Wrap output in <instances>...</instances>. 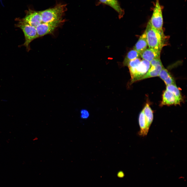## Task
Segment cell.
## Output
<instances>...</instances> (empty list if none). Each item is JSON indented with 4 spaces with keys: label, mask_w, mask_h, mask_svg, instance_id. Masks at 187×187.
I'll list each match as a JSON object with an SVG mask.
<instances>
[{
    "label": "cell",
    "mask_w": 187,
    "mask_h": 187,
    "mask_svg": "<svg viewBox=\"0 0 187 187\" xmlns=\"http://www.w3.org/2000/svg\"><path fill=\"white\" fill-rule=\"evenodd\" d=\"M161 52L154 49L147 48L141 54V57L143 59L150 62L155 59L160 58Z\"/></svg>",
    "instance_id": "cell-9"
},
{
    "label": "cell",
    "mask_w": 187,
    "mask_h": 187,
    "mask_svg": "<svg viewBox=\"0 0 187 187\" xmlns=\"http://www.w3.org/2000/svg\"><path fill=\"white\" fill-rule=\"evenodd\" d=\"M166 89L171 92L175 96L176 100V105L180 104L183 100L182 98L180 92L176 85H167Z\"/></svg>",
    "instance_id": "cell-16"
},
{
    "label": "cell",
    "mask_w": 187,
    "mask_h": 187,
    "mask_svg": "<svg viewBox=\"0 0 187 187\" xmlns=\"http://www.w3.org/2000/svg\"><path fill=\"white\" fill-rule=\"evenodd\" d=\"M145 32L149 48L161 51L165 44L164 34L153 27L149 21Z\"/></svg>",
    "instance_id": "cell-2"
},
{
    "label": "cell",
    "mask_w": 187,
    "mask_h": 187,
    "mask_svg": "<svg viewBox=\"0 0 187 187\" xmlns=\"http://www.w3.org/2000/svg\"><path fill=\"white\" fill-rule=\"evenodd\" d=\"M176 105V98L173 94L171 92L166 90L162 95V99L161 105Z\"/></svg>",
    "instance_id": "cell-12"
},
{
    "label": "cell",
    "mask_w": 187,
    "mask_h": 187,
    "mask_svg": "<svg viewBox=\"0 0 187 187\" xmlns=\"http://www.w3.org/2000/svg\"><path fill=\"white\" fill-rule=\"evenodd\" d=\"M66 9L65 5L59 4L53 8L40 11L42 23L49 22L62 19Z\"/></svg>",
    "instance_id": "cell-3"
},
{
    "label": "cell",
    "mask_w": 187,
    "mask_h": 187,
    "mask_svg": "<svg viewBox=\"0 0 187 187\" xmlns=\"http://www.w3.org/2000/svg\"><path fill=\"white\" fill-rule=\"evenodd\" d=\"M141 57L140 54L133 49L130 51L127 54L123 62V64L127 66L131 61L139 58Z\"/></svg>",
    "instance_id": "cell-17"
},
{
    "label": "cell",
    "mask_w": 187,
    "mask_h": 187,
    "mask_svg": "<svg viewBox=\"0 0 187 187\" xmlns=\"http://www.w3.org/2000/svg\"><path fill=\"white\" fill-rule=\"evenodd\" d=\"M138 122L140 128V130L138 132L139 135L142 136H146L149 130L147 127L146 122L143 110L139 115Z\"/></svg>",
    "instance_id": "cell-13"
},
{
    "label": "cell",
    "mask_w": 187,
    "mask_h": 187,
    "mask_svg": "<svg viewBox=\"0 0 187 187\" xmlns=\"http://www.w3.org/2000/svg\"><path fill=\"white\" fill-rule=\"evenodd\" d=\"M146 122L147 127L149 130L153 121V112L148 104L147 103L143 109Z\"/></svg>",
    "instance_id": "cell-15"
},
{
    "label": "cell",
    "mask_w": 187,
    "mask_h": 187,
    "mask_svg": "<svg viewBox=\"0 0 187 187\" xmlns=\"http://www.w3.org/2000/svg\"><path fill=\"white\" fill-rule=\"evenodd\" d=\"M22 19L30 25L35 27L42 23L39 11L29 10Z\"/></svg>",
    "instance_id": "cell-8"
},
{
    "label": "cell",
    "mask_w": 187,
    "mask_h": 187,
    "mask_svg": "<svg viewBox=\"0 0 187 187\" xmlns=\"http://www.w3.org/2000/svg\"><path fill=\"white\" fill-rule=\"evenodd\" d=\"M127 66L131 76V84L140 80L147 72L150 66V62L146 60H141L139 58L130 61Z\"/></svg>",
    "instance_id": "cell-1"
},
{
    "label": "cell",
    "mask_w": 187,
    "mask_h": 187,
    "mask_svg": "<svg viewBox=\"0 0 187 187\" xmlns=\"http://www.w3.org/2000/svg\"><path fill=\"white\" fill-rule=\"evenodd\" d=\"M20 28L24 35L25 41L23 45L26 48L27 50H30V44L34 40L38 37L36 28L21 19L16 25Z\"/></svg>",
    "instance_id": "cell-4"
},
{
    "label": "cell",
    "mask_w": 187,
    "mask_h": 187,
    "mask_svg": "<svg viewBox=\"0 0 187 187\" xmlns=\"http://www.w3.org/2000/svg\"><path fill=\"white\" fill-rule=\"evenodd\" d=\"M118 176L120 178H122L124 176V173L122 171H120L118 172L117 174Z\"/></svg>",
    "instance_id": "cell-19"
},
{
    "label": "cell",
    "mask_w": 187,
    "mask_h": 187,
    "mask_svg": "<svg viewBox=\"0 0 187 187\" xmlns=\"http://www.w3.org/2000/svg\"><path fill=\"white\" fill-rule=\"evenodd\" d=\"M63 21L62 19L49 22L41 23L36 27L38 37L52 33Z\"/></svg>",
    "instance_id": "cell-6"
},
{
    "label": "cell",
    "mask_w": 187,
    "mask_h": 187,
    "mask_svg": "<svg viewBox=\"0 0 187 187\" xmlns=\"http://www.w3.org/2000/svg\"><path fill=\"white\" fill-rule=\"evenodd\" d=\"M81 116L82 118L85 119L87 118L89 115L88 112L86 110H82L81 111Z\"/></svg>",
    "instance_id": "cell-18"
},
{
    "label": "cell",
    "mask_w": 187,
    "mask_h": 187,
    "mask_svg": "<svg viewBox=\"0 0 187 187\" xmlns=\"http://www.w3.org/2000/svg\"><path fill=\"white\" fill-rule=\"evenodd\" d=\"M148 44L145 32L141 36L134 46L133 49L140 54L147 48Z\"/></svg>",
    "instance_id": "cell-11"
},
{
    "label": "cell",
    "mask_w": 187,
    "mask_h": 187,
    "mask_svg": "<svg viewBox=\"0 0 187 187\" xmlns=\"http://www.w3.org/2000/svg\"><path fill=\"white\" fill-rule=\"evenodd\" d=\"M150 66L149 69L140 80L159 76L160 71L163 66L160 58L152 60L150 62Z\"/></svg>",
    "instance_id": "cell-7"
},
{
    "label": "cell",
    "mask_w": 187,
    "mask_h": 187,
    "mask_svg": "<svg viewBox=\"0 0 187 187\" xmlns=\"http://www.w3.org/2000/svg\"><path fill=\"white\" fill-rule=\"evenodd\" d=\"M99 0L102 3L109 5L113 8L118 14L119 18L123 17L124 14V11L121 7L118 0Z\"/></svg>",
    "instance_id": "cell-10"
},
{
    "label": "cell",
    "mask_w": 187,
    "mask_h": 187,
    "mask_svg": "<svg viewBox=\"0 0 187 187\" xmlns=\"http://www.w3.org/2000/svg\"><path fill=\"white\" fill-rule=\"evenodd\" d=\"M158 76L164 82L166 86L176 84L173 78L164 66L161 70Z\"/></svg>",
    "instance_id": "cell-14"
},
{
    "label": "cell",
    "mask_w": 187,
    "mask_h": 187,
    "mask_svg": "<svg viewBox=\"0 0 187 187\" xmlns=\"http://www.w3.org/2000/svg\"><path fill=\"white\" fill-rule=\"evenodd\" d=\"M163 8L164 6L160 4V0H155L152 8V14L149 21L153 27L162 34H164L162 29Z\"/></svg>",
    "instance_id": "cell-5"
}]
</instances>
